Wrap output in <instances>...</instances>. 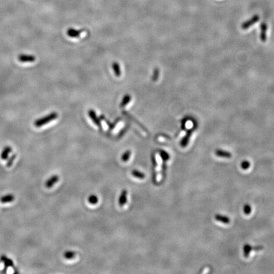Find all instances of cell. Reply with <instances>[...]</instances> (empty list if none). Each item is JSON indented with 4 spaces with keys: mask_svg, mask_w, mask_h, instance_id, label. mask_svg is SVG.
Here are the masks:
<instances>
[{
    "mask_svg": "<svg viewBox=\"0 0 274 274\" xmlns=\"http://www.w3.org/2000/svg\"><path fill=\"white\" fill-rule=\"evenodd\" d=\"M57 117H58V114L56 112H51L48 115L44 116L43 117H42V118L36 120L34 123V125L36 127L40 128L56 120Z\"/></svg>",
    "mask_w": 274,
    "mask_h": 274,
    "instance_id": "6da1fadb",
    "label": "cell"
},
{
    "mask_svg": "<svg viewBox=\"0 0 274 274\" xmlns=\"http://www.w3.org/2000/svg\"><path fill=\"white\" fill-rule=\"evenodd\" d=\"M259 19H260V17L258 15H254L249 19V20H247V21H246L242 24L241 28L244 30L249 29L253 24H256L259 21Z\"/></svg>",
    "mask_w": 274,
    "mask_h": 274,
    "instance_id": "7a4b0ae2",
    "label": "cell"
},
{
    "mask_svg": "<svg viewBox=\"0 0 274 274\" xmlns=\"http://www.w3.org/2000/svg\"><path fill=\"white\" fill-rule=\"evenodd\" d=\"M18 59L21 62H34L36 60V57L32 55L21 54L18 56Z\"/></svg>",
    "mask_w": 274,
    "mask_h": 274,
    "instance_id": "3957f363",
    "label": "cell"
},
{
    "mask_svg": "<svg viewBox=\"0 0 274 274\" xmlns=\"http://www.w3.org/2000/svg\"><path fill=\"white\" fill-rule=\"evenodd\" d=\"M195 127L193 128H192V129H190V130H188V131L187 132V134L185 135V136L183 137V139L181 140L180 145H181L182 147H185L187 145V144H188L189 140H190V136H191V135H192V134L193 130H195Z\"/></svg>",
    "mask_w": 274,
    "mask_h": 274,
    "instance_id": "277c9868",
    "label": "cell"
},
{
    "mask_svg": "<svg viewBox=\"0 0 274 274\" xmlns=\"http://www.w3.org/2000/svg\"><path fill=\"white\" fill-rule=\"evenodd\" d=\"M267 24L265 22H263L261 24L260 29H261V32H260V40L263 43H265L267 41Z\"/></svg>",
    "mask_w": 274,
    "mask_h": 274,
    "instance_id": "5b68a950",
    "label": "cell"
},
{
    "mask_svg": "<svg viewBox=\"0 0 274 274\" xmlns=\"http://www.w3.org/2000/svg\"><path fill=\"white\" fill-rule=\"evenodd\" d=\"M89 116L90 118L92 120V121H93V123L99 126V128H101V123L100 121L99 120V117H97L96 113L95 112V111L93 110H90L89 112H88Z\"/></svg>",
    "mask_w": 274,
    "mask_h": 274,
    "instance_id": "8992f818",
    "label": "cell"
},
{
    "mask_svg": "<svg viewBox=\"0 0 274 274\" xmlns=\"http://www.w3.org/2000/svg\"><path fill=\"white\" fill-rule=\"evenodd\" d=\"M58 180H59V177L58 175H53L51 177H50L46 182V187L47 188H51L56 183L58 182Z\"/></svg>",
    "mask_w": 274,
    "mask_h": 274,
    "instance_id": "52a82bcc",
    "label": "cell"
},
{
    "mask_svg": "<svg viewBox=\"0 0 274 274\" xmlns=\"http://www.w3.org/2000/svg\"><path fill=\"white\" fill-rule=\"evenodd\" d=\"M215 154L218 156V157H222V158H230L232 157V154L230 152L221 149H217L216 151H215Z\"/></svg>",
    "mask_w": 274,
    "mask_h": 274,
    "instance_id": "ba28073f",
    "label": "cell"
},
{
    "mask_svg": "<svg viewBox=\"0 0 274 274\" xmlns=\"http://www.w3.org/2000/svg\"><path fill=\"white\" fill-rule=\"evenodd\" d=\"M127 195H128V192L126 190L122 191L119 199V204L120 206H123L126 204L127 201Z\"/></svg>",
    "mask_w": 274,
    "mask_h": 274,
    "instance_id": "9c48e42d",
    "label": "cell"
},
{
    "mask_svg": "<svg viewBox=\"0 0 274 274\" xmlns=\"http://www.w3.org/2000/svg\"><path fill=\"white\" fill-rule=\"evenodd\" d=\"M215 220L220 222L222 223H223L225 224H228L230 223V218L226 216H223V215H221V214H216L215 215Z\"/></svg>",
    "mask_w": 274,
    "mask_h": 274,
    "instance_id": "30bf717a",
    "label": "cell"
},
{
    "mask_svg": "<svg viewBox=\"0 0 274 274\" xmlns=\"http://www.w3.org/2000/svg\"><path fill=\"white\" fill-rule=\"evenodd\" d=\"M12 152V148L10 146H7L5 147L1 154V158L3 160H6L8 159V154Z\"/></svg>",
    "mask_w": 274,
    "mask_h": 274,
    "instance_id": "8fae6325",
    "label": "cell"
},
{
    "mask_svg": "<svg viewBox=\"0 0 274 274\" xmlns=\"http://www.w3.org/2000/svg\"><path fill=\"white\" fill-rule=\"evenodd\" d=\"M15 198L13 196V195L12 194H8L6 195H4L1 199H0V201H1L2 203H10L12 202L14 200Z\"/></svg>",
    "mask_w": 274,
    "mask_h": 274,
    "instance_id": "7c38bea8",
    "label": "cell"
},
{
    "mask_svg": "<svg viewBox=\"0 0 274 274\" xmlns=\"http://www.w3.org/2000/svg\"><path fill=\"white\" fill-rule=\"evenodd\" d=\"M81 34V32L80 31H77L74 29H69L67 31V35L69 37H80Z\"/></svg>",
    "mask_w": 274,
    "mask_h": 274,
    "instance_id": "4fadbf2b",
    "label": "cell"
},
{
    "mask_svg": "<svg viewBox=\"0 0 274 274\" xmlns=\"http://www.w3.org/2000/svg\"><path fill=\"white\" fill-rule=\"evenodd\" d=\"M112 69L114 70L115 75L117 77H120V76L121 74V72L120 64L117 62H114L112 64Z\"/></svg>",
    "mask_w": 274,
    "mask_h": 274,
    "instance_id": "5bb4252c",
    "label": "cell"
},
{
    "mask_svg": "<svg viewBox=\"0 0 274 274\" xmlns=\"http://www.w3.org/2000/svg\"><path fill=\"white\" fill-rule=\"evenodd\" d=\"M2 261L4 263L6 267H13V262L12 260L9 259L5 256H2L1 258Z\"/></svg>",
    "mask_w": 274,
    "mask_h": 274,
    "instance_id": "9a60e30c",
    "label": "cell"
},
{
    "mask_svg": "<svg viewBox=\"0 0 274 274\" xmlns=\"http://www.w3.org/2000/svg\"><path fill=\"white\" fill-rule=\"evenodd\" d=\"M76 255V253L74 251H68L64 252V257L65 258L67 259V260H71L73 259Z\"/></svg>",
    "mask_w": 274,
    "mask_h": 274,
    "instance_id": "2e32d148",
    "label": "cell"
},
{
    "mask_svg": "<svg viewBox=\"0 0 274 274\" xmlns=\"http://www.w3.org/2000/svg\"><path fill=\"white\" fill-rule=\"evenodd\" d=\"M131 99V97L130 95H126L123 99V100L121 102V104L120 105L121 107H125L126 105H128L129 104V102H130Z\"/></svg>",
    "mask_w": 274,
    "mask_h": 274,
    "instance_id": "e0dca14e",
    "label": "cell"
},
{
    "mask_svg": "<svg viewBox=\"0 0 274 274\" xmlns=\"http://www.w3.org/2000/svg\"><path fill=\"white\" fill-rule=\"evenodd\" d=\"M131 174L134 176L135 177H136L137 179H145V174L143 173H142L139 171H137V170H133L131 172Z\"/></svg>",
    "mask_w": 274,
    "mask_h": 274,
    "instance_id": "ac0fdd59",
    "label": "cell"
},
{
    "mask_svg": "<svg viewBox=\"0 0 274 274\" xmlns=\"http://www.w3.org/2000/svg\"><path fill=\"white\" fill-rule=\"evenodd\" d=\"M252 251V246L249 244H246L244 246V255L246 258L249 256V253Z\"/></svg>",
    "mask_w": 274,
    "mask_h": 274,
    "instance_id": "d6986e66",
    "label": "cell"
},
{
    "mask_svg": "<svg viewBox=\"0 0 274 274\" xmlns=\"http://www.w3.org/2000/svg\"><path fill=\"white\" fill-rule=\"evenodd\" d=\"M88 201L91 204H96L99 201V198L95 195H91L89 196Z\"/></svg>",
    "mask_w": 274,
    "mask_h": 274,
    "instance_id": "ffe728a7",
    "label": "cell"
},
{
    "mask_svg": "<svg viewBox=\"0 0 274 274\" xmlns=\"http://www.w3.org/2000/svg\"><path fill=\"white\" fill-rule=\"evenodd\" d=\"M131 155V151L130 150H127L122 155L121 157V159L123 162H126L128 161V159H130V157Z\"/></svg>",
    "mask_w": 274,
    "mask_h": 274,
    "instance_id": "44dd1931",
    "label": "cell"
},
{
    "mask_svg": "<svg viewBox=\"0 0 274 274\" xmlns=\"http://www.w3.org/2000/svg\"><path fill=\"white\" fill-rule=\"evenodd\" d=\"M159 153H160V155H161V158L163 159V160H164V161L169 160V155L166 152H165L164 150H160Z\"/></svg>",
    "mask_w": 274,
    "mask_h": 274,
    "instance_id": "7402d4cb",
    "label": "cell"
},
{
    "mask_svg": "<svg viewBox=\"0 0 274 274\" xmlns=\"http://www.w3.org/2000/svg\"><path fill=\"white\" fill-rule=\"evenodd\" d=\"M241 168L242 169H244V170L247 169H249V168L250 166V163H249V161H248L247 160L243 161L241 164Z\"/></svg>",
    "mask_w": 274,
    "mask_h": 274,
    "instance_id": "603a6c76",
    "label": "cell"
},
{
    "mask_svg": "<svg viewBox=\"0 0 274 274\" xmlns=\"http://www.w3.org/2000/svg\"><path fill=\"white\" fill-rule=\"evenodd\" d=\"M159 71L158 69H155L153 73V76H152V80L155 81L158 80L159 78Z\"/></svg>",
    "mask_w": 274,
    "mask_h": 274,
    "instance_id": "cb8c5ba5",
    "label": "cell"
},
{
    "mask_svg": "<svg viewBox=\"0 0 274 274\" xmlns=\"http://www.w3.org/2000/svg\"><path fill=\"white\" fill-rule=\"evenodd\" d=\"M244 212L245 214L249 215L251 212V207L249 204H246L244 206Z\"/></svg>",
    "mask_w": 274,
    "mask_h": 274,
    "instance_id": "d4e9b609",
    "label": "cell"
},
{
    "mask_svg": "<svg viewBox=\"0 0 274 274\" xmlns=\"http://www.w3.org/2000/svg\"><path fill=\"white\" fill-rule=\"evenodd\" d=\"M15 158H16V155H13L12 156V157L10 158V159H9V161H8V163H7V166L10 167V166H12V163H13V161L15 160Z\"/></svg>",
    "mask_w": 274,
    "mask_h": 274,
    "instance_id": "484cf974",
    "label": "cell"
}]
</instances>
